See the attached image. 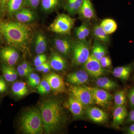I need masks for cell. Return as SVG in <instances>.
<instances>
[{"instance_id": "1", "label": "cell", "mask_w": 134, "mask_h": 134, "mask_svg": "<svg viewBox=\"0 0 134 134\" xmlns=\"http://www.w3.org/2000/svg\"><path fill=\"white\" fill-rule=\"evenodd\" d=\"M0 33L8 44L12 47L26 52L31 40L30 32L28 27L18 22H0Z\"/></svg>"}, {"instance_id": "2", "label": "cell", "mask_w": 134, "mask_h": 134, "mask_svg": "<svg viewBox=\"0 0 134 134\" xmlns=\"http://www.w3.org/2000/svg\"><path fill=\"white\" fill-rule=\"evenodd\" d=\"M44 131L47 134L57 132L62 127L64 114L60 103L53 99L44 100L40 106Z\"/></svg>"}, {"instance_id": "3", "label": "cell", "mask_w": 134, "mask_h": 134, "mask_svg": "<svg viewBox=\"0 0 134 134\" xmlns=\"http://www.w3.org/2000/svg\"><path fill=\"white\" fill-rule=\"evenodd\" d=\"M19 129L26 134H41L44 126L41 112L36 108L29 109L23 114L19 121Z\"/></svg>"}, {"instance_id": "4", "label": "cell", "mask_w": 134, "mask_h": 134, "mask_svg": "<svg viewBox=\"0 0 134 134\" xmlns=\"http://www.w3.org/2000/svg\"><path fill=\"white\" fill-rule=\"evenodd\" d=\"M90 41L86 40L75 41L72 43V51L73 60L75 65L84 64L90 56Z\"/></svg>"}, {"instance_id": "5", "label": "cell", "mask_w": 134, "mask_h": 134, "mask_svg": "<svg viewBox=\"0 0 134 134\" xmlns=\"http://www.w3.org/2000/svg\"><path fill=\"white\" fill-rule=\"evenodd\" d=\"M74 19L65 14L58 15L50 24L49 29L51 31L60 34L69 33L74 26Z\"/></svg>"}, {"instance_id": "6", "label": "cell", "mask_w": 134, "mask_h": 134, "mask_svg": "<svg viewBox=\"0 0 134 134\" xmlns=\"http://www.w3.org/2000/svg\"><path fill=\"white\" fill-rule=\"evenodd\" d=\"M69 91L71 96L79 100L85 107L91 106L95 104L91 92L86 86L72 85L70 87Z\"/></svg>"}, {"instance_id": "7", "label": "cell", "mask_w": 134, "mask_h": 134, "mask_svg": "<svg viewBox=\"0 0 134 134\" xmlns=\"http://www.w3.org/2000/svg\"><path fill=\"white\" fill-rule=\"evenodd\" d=\"M91 92L94 103L102 107H106L109 104L112 99V96L105 90L96 87L86 86Z\"/></svg>"}, {"instance_id": "8", "label": "cell", "mask_w": 134, "mask_h": 134, "mask_svg": "<svg viewBox=\"0 0 134 134\" xmlns=\"http://www.w3.org/2000/svg\"><path fill=\"white\" fill-rule=\"evenodd\" d=\"M85 71L91 76L94 78H98L104 75V71L101 66L99 61L90 55L88 59L84 64Z\"/></svg>"}, {"instance_id": "9", "label": "cell", "mask_w": 134, "mask_h": 134, "mask_svg": "<svg viewBox=\"0 0 134 134\" xmlns=\"http://www.w3.org/2000/svg\"><path fill=\"white\" fill-rule=\"evenodd\" d=\"M46 80L55 94L63 93L65 91V85L63 79L59 75L53 73L44 76Z\"/></svg>"}, {"instance_id": "10", "label": "cell", "mask_w": 134, "mask_h": 134, "mask_svg": "<svg viewBox=\"0 0 134 134\" xmlns=\"http://www.w3.org/2000/svg\"><path fill=\"white\" fill-rule=\"evenodd\" d=\"M0 58L6 65L13 66L19 59V54L13 47H3L0 50Z\"/></svg>"}, {"instance_id": "11", "label": "cell", "mask_w": 134, "mask_h": 134, "mask_svg": "<svg viewBox=\"0 0 134 134\" xmlns=\"http://www.w3.org/2000/svg\"><path fill=\"white\" fill-rule=\"evenodd\" d=\"M85 113L90 119L97 123H103L108 119V114L100 108L95 107H86Z\"/></svg>"}, {"instance_id": "12", "label": "cell", "mask_w": 134, "mask_h": 134, "mask_svg": "<svg viewBox=\"0 0 134 134\" xmlns=\"http://www.w3.org/2000/svg\"><path fill=\"white\" fill-rule=\"evenodd\" d=\"M67 105L75 118H81L84 113V106L75 98L71 96L68 99Z\"/></svg>"}, {"instance_id": "13", "label": "cell", "mask_w": 134, "mask_h": 134, "mask_svg": "<svg viewBox=\"0 0 134 134\" xmlns=\"http://www.w3.org/2000/svg\"><path fill=\"white\" fill-rule=\"evenodd\" d=\"M89 75L85 70H79L68 75L67 81L75 85L85 84L89 81Z\"/></svg>"}, {"instance_id": "14", "label": "cell", "mask_w": 134, "mask_h": 134, "mask_svg": "<svg viewBox=\"0 0 134 134\" xmlns=\"http://www.w3.org/2000/svg\"><path fill=\"white\" fill-rule=\"evenodd\" d=\"M78 12L80 16L86 20H91L95 16V10L90 0H83Z\"/></svg>"}, {"instance_id": "15", "label": "cell", "mask_w": 134, "mask_h": 134, "mask_svg": "<svg viewBox=\"0 0 134 134\" xmlns=\"http://www.w3.org/2000/svg\"><path fill=\"white\" fill-rule=\"evenodd\" d=\"M127 115V112L125 105L115 107L113 113V126L117 128L122 125Z\"/></svg>"}, {"instance_id": "16", "label": "cell", "mask_w": 134, "mask_h": 134, "mask_svg": "<svg viewBox=\"0 0 134 134\" xmlns=\"http://www.w3.org/2000/svg\"><path fill=\"white\" fill-rule=\"evenodd\" d=\"M54 43L57 50L63 55L68 56L72 51V43L67 39H55Z\"/></svg>"}, {"instance_id": "17", "label": "cell", "mask_w": 134, "mask_h": 134, "mask_svg": "<svg viewBox=\"0 0 134 134\" xmlns=\"http://www.w3.org/2000/svg\"><path fill=\"white\" fill-rule=\"evenodd\" d=\"M51 68L56 71H61L66 68V62L62 56L56 53L52 54L50 61Z\"/></svg>"}, {"instance_id": "18", "label": "cell", "mask_w": 134, "mask_h": 134, "mask_svg": "<svg viewBox=\"0 0 134 134\" xmlns=\"http://www.w3.org/2000/svg\"><path fill=\"white\" fill-rule=\"evenodd\" d=\"M2 71L3 77L7 82H14L16 80L18 73L13 66L3 64L2 67Z\"/></svg>"}, {"instance_id": "19", "label": "cell", "mask_w": 134, "mask_h": 134, "mask_svg": "<svg viewBox=\"0 0 134 134\" xmlns=\"http://www.w3.org/2000/svg\"><path fill=\"white\" fill-rule=\"evenodd\" d=\"M16 20L21 23H27L32 21L35 19L34 13L29 9H22L15 13Z\"/></svg>"}, {"instance_id": "20", "label": "cell", "mask_w": 134, "mask_h": 134, "mask_svg": "<svg viewBox=\"0 0 134 134\" xmlns=\"http://www.w3.org/2000/svg\"><path fill=\"white\" fill-rule=\"evenodd\" d=\"M132 70L131 66L118 67L114 69L113 74L115 77L126 81L129 78Z\"/></svg>"}, {"instance_id": "21", "label": "cell", "mask_w": 134, "mask_h": 134, "mask_svg": "<svg viewBox=\"0 0 134 134\" xmlns=\"http://www.w3.org/2000/svg\"><path fill=\"white\" fill-rule=\"evenodd\" d=\"M12 92L14 96L18 98H21L26 96L29 92L28 88L25 83L21 81L14 82L12 86Z\"/></svg>"}, {"instance_id": "22", "label": "cell", "mask_w": 134, "mask_h": 134, "mask_svg": "<svg viewBox=\"0 0 134 134\" xmlns=\"http://www.w3.org/2000/svg\"><path fill=\"white\" fill-rule=\"evenodd\" d=\"M106 53L105 47L99 40H95L92 47L91 55L99 61L101 58L105 55Z\"/></svg>"}, {"instance_id": "23", "label": "cell", "mask_w": 134, "mask_h": 134, "mask_svg": "<svg viewBox=\"0 0 134 134\" xmlns=\"http://www.w3.org/2000/svg\"><path fill=\"white\" fill-rule=\"evenodd\" d=\"M96 85L98 87L105 90H114L117 87V84L115 82L106 77L98 78L96 81Z\"/></svg>"}, {"instance_id": "24", "label": "cell", "mask_w": 134, "mask_h": 134, "mask_svg": "<svg viewBox=\"0 0 134 134\" xmlns=\"http://www.w3.org/2000/svg\"><path fill=\"white\" fill-rule=\"evenodd\" d=\"M47 49L45 37L42 34H38L36 36L35 41V52L37 54H43Z\"/></svg>"}, {"instance_id": "25", "label": "cell", "mask_w": 134, "mask_h": 134, "mask_svg": "<svg viewBox=\"0 0 134 134\" xmlns=\"http://www.w3.org/2000/svg\"><path fill=\"white\" fill-rule=\"evenodd\" d=\"M25 0H8L7 9L10 15L16 13L21 9Z\"/></svg>"}, {"instance_id": "26", "label": "cell", "mask_w": 134, "mask_h": 134, "mask_svg": "<svg viewBox=\"0 0 134 134\" xmlns=\"http://www.w3.org/2000/svg\"><path fill=\"white\" fill-rule=\"evenodd\" d=\"M100 25L108 35L115 32L117 28L116 22L113 19L110 18L103 20Z\"/></svg>"}, {"instance_id": "27", "label": "cell", "mask_w": 134, "mask_h": 134, "mask_svg": "<svg viewBox=\"0 0 134 134\" xmlns=\"http://www.w3.org/2000/svg\"><path fill=\"white\" fill-rule=\"evenodd\" d=\"M90 34V28L86 23H83L75 30L76 36L79 41L86 40Z\"/></svg>"}, {"instance_id": "28", "label": "cell", "mask_w": 134, "mask_h": 134, "mask_svg": "<svg viewBox=\"0 0 134 134\" xmlns=\"http://www.w3.org/2000/svg\"><path fill=\"white\" fill-rule=\"evenodd\" d=\"M93 35L99 41L105 43L110 41L109 36L100 25H95L93 27Z\"/></svg>"}, {"instance_id": "29", "label": "cell", "mask_w": 134, "mask_h": 134, "mask_svg": "<svg viewBox=\"0 0 134 134\" xmlns=\"http://www.w3.org/2000/svg\"><path fill=\"white\" fill-rule=\"evenodd\" d=\"M83 0H67L66 8L70 14L79 12Z\"/></svg>"}, {"instance_id": "30", "label": "cell", "mask_w": 134, "mask_h": 134, "mask_svg": "<svg viewBox=\"0 0 134 134\" xmlns=\"http://www.w3.org/2000/svg\"><path fill=\"white\" fill-rule=\"evenodd\" d=\"M115 107L125 105L126 102V97L125 91L123 90L119 91L115 93L114 96Z\"/></svg>"}, {"instance_id": "31", "label": "cell", "mask_w": 134, "mask_h": 134, "mask_svg": "<svg viewBox=\"0 0 134 134\" xmlns=\"http://www.w3.org/2000/svg\"><path fill=\"white\" fill-rule=\"evenodd\" d=\"M60 2V0H41L42 9L48 12L55 8Z\"/></svg>"}, {"instance_id": "32", "label": "cell", "mask_w": 134, "mask_h": 134, "mask_svg": "<svg viewBox=\"0 0 134 134\" xmlns=\"http://www.w3.org/2000/svg\"><path fill=\"white\" fill-rule=\"evenodd\" d=\"M37 88L38 93L42 95L47 94L49 93L51 90L49 83L45 79L40 81V83Z\"/></svg>"}, {"instance_id": "33", "label": "cell", "mask_w": 134, "mask_h": 134, "mask_svg": "<svg viewBox=\"0 0 134 134\" xmlns=\"http://www.w3.org/2000/svg\"><path fill=\"white\" fill-rule=\"evenodd\" d=\"M28 84L32 87H37L40 82V78L39 76L36 73H30L28 77Z\"/></svg>"}, {"instance_id": "34", "label": "cell", "mask_w": 134, "mask_h": 134, "mask_svg": "<svg viewBox=\"0 0 134 134\" xmlns=\"http://www.w3.org/2000/svg\"><path fill=\"white\" fill-rule=\"evenodd\" d=\"M47 56L44 54H38L34 59V65L35 66L37 67L42 65L43 63L46 62Z\"/></svg>"}, {"instance_id": "35", "label": "cell", "mask_w": 134, "mask_h": 134, "mask_svg": "<svg viewBox=\"0 0 134 134\" xmlns=\"http://www.w3.org/2000/svg\"><path fill=\"white\" fill-rule=\"evenodd\" d=\"M101 66L103 68H107L110 67L112 64L111 60L108 56L105 55L99 61Z\"/></svg>"}, {"instance_id": "36", "label": "cell", "mask_w": 134, "mask_h": 134, "mask_svg": "<svg viewBox=\"0 0 134 134\" xmlns=\"http://www.w3.org/2000/svg\"><path fill=\"white\" fill-rule=\"evenodd\" d=\"M17 71L18 74L19 76L21 77H28L30 72L25 69L24 68L22 67L21 65H19L17 68Z\"/></svg>"}, {"instance_id": "37", "label": "cell", "mask_w": 134, "mask_h": 134, "mask_svg": "<svg viewBox=\"0 0 134 134\" xmlns=\"http://www.w3.org/2000/svg\"><path fill=\"white\" fill-rule=\"evenodd\" d=\"M5 81L4 78L0 77V93H5L7 91L8 85Z\"/></svg>"}, {"instance_id": "38", "label": "cell", "mask_w": 134, "mask_h": 134, "mask_svg": "<svg viewBox=\"0 0 134 134\" xmlns=\"http://www.w3.org/2000/svg\"><path fill=\"white\" fill-rule=\"evenodd\" d=\"M25 2L27 3L32 8H37L38 7L40 2V0H25Z\"/></svg>"}, {"instance_id": "39", "label": "cell", "mask_w": 134, "mask_h": 134, "mask_svg": "<svg viewBox=\"0 0 134 134\" xmlns=\"http://www.w3.org/2000/svg\"><path fill=\"white\" fill-rule=\"evenodd\" d=\"M130 103V105L134 108V88L130 90L129 93Z\"/></svg>"}, {"instance_id": "40", "label": "cell", "mask_w": 134, "mask_h": 134, "mask_svg": "<svg viewBox=\"0 0 134 134\" xmlns=\"http://www.w3.org/2000/svg\"><path fill=\"white\" fill-rule=\"evenodd\" d=\"M20 65L25 69L26 70L30 72V73H32L34 71L33 68L28 63L23 62L21 64H20Z\"/></svg>"}, {"instance_id": "41", "label": "cell", "mask_w": 134, "mask_h": 134, "mask_svg": "<svg viewBox=\"0 0 134 134\" xmlns=\"http://www.w3.org/2000/svg\"><path fill=\"white\" fill-rule=\"evenodd\" d=\"M8 0H0V11L4 12L7 9Z\"/></svg>"}, {"instance_id": "42", "label": "cell", "mask_w": 134, "mask_h": 134, "mask_svg": "<svg viewBox=\"0 0 134 134\" xmlns=\"http://www.w3.org/2000/svg\"><path fill=\"white\" fill-rule=\"evenodd\" d=\"M49 64L48 62H46L44 63H43L42 65H40L36 67V69L38 71H40V72H43L44 70L46 68V67L47 66V65Z\"/></svg>"}, {"instance_id": "43", "label": "cell", "mask_w": 134, "mask_h": 134, "mask_svg": "<svg viewBox=\"0 0 134 134\" xmlns=\"http://www.w3.org/2000/svg\"><path fill=\"white\" fill-rule=\"evenodd\" d=\"M127 121L128 122H134V110H132L130 113Z\"/></svg>"}, {"instance_id": "44", "label": "cell", "mask_w": 134, "mask_h": 134, "mask_svg": "<svg viewBox=\"0 0 134 134\" xmlns=\"http://www.w3.org/2000/svg\"><path fill=\"white\" fill-rule=\"evenodd\" d=\"M127 129V133L129 134H134V122Z\"/></svg>"}, {"instance_id": "45", "label": "cell", "mask_w": 134, "mask_h": 134, "mask_svg": "<svg viewBox=\"0 0 134 134\" xmlns=\"http://www.w3.org/2000/svg\"><path fill=\"white\" fill-rule=\"evenodd\" d=\"M51 67L50 66V64H48L47 65L45 69L43 71V73H47L50 71V69H51Z\"/></svg>"}, {"instance_id": "46", "label": "cell", "mask_w": 134, "mask_h": 134, "mask_svg": "<svg viewBox=\"0 0 134 134\" xmlns=\"http://www.w3.org/2000/svg\"><path fill=\"white\" fill-rule=\"evenodd\" d=\"M1 96H0V100H1Z\"/></svg>"}, {"instance_id": "47", "label": "cell", "mask_w": 134, "mask_h": 134, "mask_svg": "<svg viewBox=\"0 0 134 134\" xmlns=\"http://www.w3.org/2000/svg\"><path fill=\"white\" fill-rule=\"evenodd\" d=\"M0 42H1V38H0Z\"/></svg>"}, {"instance_id": "48", "label": "cell", "mask_w": 134, "mask_h": 134, "mask_svg": "<svg viewBox=\"0 0 134 134\" xmlns=\"http://www.w3.org/2000/svg\"></svg>"}]
</instances>
